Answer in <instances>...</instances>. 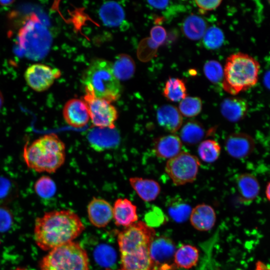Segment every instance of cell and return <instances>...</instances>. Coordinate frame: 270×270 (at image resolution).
Masks as SVG:
<instances>
[{"mask_svg":"<svg viewBox=\"0 0 270 270\" xmlns=\"http://www.w3.org/2000/svg\"><path fill=\"white\" fill-rule=\"evenodd\" d=\"M84 229L80 218L72 211L53 210L36 220L34 237L40 248L50 251L72 242Z\"/></svg>","mask_w":270,"mask_h":270,"instance_id":"6da1fadb","label":"cell"},{"mask_svg":"<svg viewBox=\"0 0 270 270\" xmlns=\"http://www.w3.org/2000/svg\"><path fill=\"white\" fill-rule=\"evenodd\" d=\"M154 229L143 222H136L120 232L118 243L124 270H151L150 246Z\"/></svg>","mask_w":270,"mask_h":270,"instance_id":"7a4b0ae2","label":"cell"},{"mask_svg":"<svg viewBox=\"0 0 270 270\" xmlns=\"http://www.w3.org/2000/svg\"><path fill=\"white\" fill-rule=\"evenodd\" d=\"M22 156L26 166L38 172H55L64 164L66 146L55 134H44L24 146Z\"/></svg>","mask_w":270,"mask_h":270,"instance_id":"3957f363","label":"cell"},{"mask_svg":"<svg viewBox=\"0 0 270 270\" xmlns=\"http://www.w3.org/2000/svg\"><path fill=\"white\" fill-rule=\"evenodd\" d=\"M260 70L258 62L248 54L238 52L226 60L222 87L232 95H236L254 86L258 82Z\"/></svg>","mask_w":270,"mask_h":270,"instance_id":"277c9868","label":"cell"},{"mask_svg":"<svg viewBox=\"0 0 270 270\" xmlns=\"http://www.w3.org/2000/svg\"><path fill=\"white\" fill-rule=\"evenodd\" d=\"M84 82L86 92L110 102L117 100L121 86L116 77L112 64L102 59L94 60L86 70Z\"/></svg>","mask_w":270,"mask_h":270,"instance_id":"5b68a950","label":"cell"},{"mask_svg":"<svg viewBox=\"0 0 270 270\" xmlns=\"http://www.w3.org/2000/svg\"><path fill=\"white\" fill-rule=\"evenodd\" d=\"M40 270H90L86 250L71 242L50 251L40 263Z\"/></svg>","mask_w":270,"mask_h":270,"instance_id":"8992f818","label":"cell"},{"mask_svg":"<svg viewBox=\"0 0 270 270\" xmlns=\"http://www.w3.org/2000/svg\"><path fill=\"white\" fill-rule=\"evenodd\" d=\"M18 38L26 55L32 58H41L45 56L50 46L51 36L47 28L34 16L24 26Z\"/></svg>","mask_w":270,"mask_h":270,"instance_id":"52a82bcc","label":"cell"},{"mask_svg":"<svg viewBox=\"0 0 270 270\" xmlns=\"http://www.w3.org/2000/svg\"><path fill=\"white\" fill-rule=\"evenodd\" d=\"M200 166L196 156L182 151L168 160L165 170L175 185L181 186L195 180Z\"/></svg>","mask_w":270,"mask_h":270,"instance_id":"ba28073f","label":"cell"},{"mask_svg":"<svg viewBox=\"0 0 270 270\" xmlns=\"http://www.w3.org/2000/svg\"><path fill=\"white\" fill-rule=\"evenodd\" d=\"M86 104L90 120L98 128L113 129L118 118V112L111 102L86 92L84 100Z\"/></svg>","mask_w":270,"mask_h":270,"instance_id":"9c48e42d","label":"cell"},{"mask_svg":"<svg viewBox=\"0 0 270 270\" xmlns=\"http://www.w3.org/2000/svg\"><path fill=\"white\" fill-rule=\"evenodd\" d=\"M176 248L173 240L165 236L154 237L150 246L151 270H174Z\"/></svg>","mask_w":270,"mask_h":270,"instance_id":"30bf717a","label":"cell"},{"mask_svg":"<svg viewBox=\"0 0 270 270\" xmlns=\"http://www.w3.org/2000/svg\"><path fill=\"white\" fill-rule=\"evenodd\" d=\"M60 74V71L56 68L41 64H36L27 68L24 76L30 88L40 92L48 89Z\"/></svg>","mask_w":270,"mask_h":270,"instance_id":"8fae6325","label":"cell"},{"mask_svg":"<svg viewBox=\"0 0 270 270\" xmlns=\"http://www.w3.org/2000/svg\"><path fill=\"white\" fill-rule=\"evenodd\" d=\"M62 114L65 122L74 128L84 126L90 120L86 103L78 98L68 100L64 106Z\"/></svg>","mask_w":270,"mask_h":270,"instance_id":"7c38bea8","label":"cell"},{"mask_svg":"<svg viewBox=\"0 0 270 270\" xmlns=\"http://www.w3.org/2000/svg\"><path fill=\"white\" fill-rule=\"evenodd\" d=\"M255 148V142L249 134L244 132L230 134L225 141V148L232 157L243 158L250 155Z\"/></svg>","mask_w":270,"mask_h":270,"instance_id":"4fadbf2b","label":"cell"},{"mask_svg":"<svg viewBox=\"0 0 270 270\" xmlns=\"http://www.w3.org/2000/svg\"><path fill=\"white\" fill-rule=\"evenodd\" d=\"M88 219L97 228L105 227L113 218L112 207L104 199L93 198L88 206Z\"/></svg>","mask_w":270,"mask_h":270,"instance_id":"5bb4252c","label":"cell"},{"mask_svg":"<svg viewBox=\"0 0 270 270\" xmlns=\"http://www.w3.org/2000/svg\"><path fill=\"white\" fill-rule=\"evenodd\" d=\"M182 146L180 138L171 134L156 138L154 142L153 150L157 157L169 160L180 152Z\"/></svg>","mask_w":270,"mask_h":270,"instance_id":"9a60e30c","label":"cell"},{"mask_svg":"<svg viewBox=\"0 0 270 270\" xmlns=\"http://www.w3.org/2000/svg\"><path fill=\"white\" fill-rule=\"evenodd\" d=\"M156 119L161 127L172 134L178 132L183 122L182 116L178 109L170 104L162 105L158 109Z\"/></svg>","mask_w":270,"mask_h":270,"instance_id":"2e32d148","label":"cell"},{"mask_svg":"<svg viewBox=\"0 0 270 270\" xmlns=\"http://www.w3.org/2000/svg\"><path fill=\"white\" fill-rule=\"evenodd\" d=\"M112 211L113 218L117 226L128 227L138 220L136 206L128 198L116 199Z\"/></svg>","mask_w":270,"mask_h":270,"instance_id":"e0dca14e","label":"cell"},{"mask_svg":"<svg viewBox=\"0 0 270 270\" xmlns=\"http://www.w3.org/2000/svg\"><path fill=\"white\" fill-rule=\"evenodd\" d=\"M189 218L194 228L200 231H208L214 226L216 214L211 206L202 204L192 208Z\"/></svg>","mask_w":270,"mask_h":270,"instance_id":"ac0fdd59","label":"cell"},{"mask_svg":"<svg viewBox=\"0 0 270 270\" xmlns=\"http://www.w3.org/2000/svg\"><path fill=\"white\" fill-rule=\"evenodd\" d=\"M222 116L230 122L242 120L248 110L247 102L239 97H229L224 99L220 106Z\"/></svg>","mask_w":270,"mask_h":270,"instance_id":"d6986e66","label":"cell"},{"mask_svg":"<svg viewBox=\"0 0 270 270\" xmlns=\"http://www.w3.org/2000/svg\"><path fill=\"white\" fill-rule=\"evenodd\" d=\"M129 182L139 197L145 202L156 199L160 192V186L156 180L140 177H132Z\"/></svg>","mask_w":270,"mask_h":270,"instance_id":"ffe728a7","label":"cell"},{"mask_svg":"<svg viewBox=\"0 0 270 270\" xmlns=\"http://www.w3.org/2000/svg\"><path fill=\"white\" fill-rule=\"evenodd\" d=\"M236 184L240 199L244 202L252 201L260 193L259 182L252 174L244 173L240 174L236 178Z\"/></svg>","mask_w":270,"mask_h":270,"instance_id":"44dd1931","label":"cell"},{"mask_svg":"<svg viewBox=\"0 0 270 270\" xmlns=\"http://www.w3.org/2000/svg\"><path fill=\"white\" fill-rule=\"evenodd\" d=\"M99 14L103 23L109 27H118L125 20L122 8L115 2H108L104 4L100 8Z\"/></svg>","mask_w":270,"mask_h":270,"instance_id":"7402d4cb","label":"cell"},{"mask_svg":"<svg viewBox=\"0 0 270 270\" xmlns=\"http://www.w3.org/2000/svg\"><path fill=\"white\" fill-rule=\"evenodd\" d=\"M199 258V251L194 246L184 244L176 250L174 256L176 268L190 269L195 266Z\"/></svg>","mask_w":270,"mask_h":270,"instance_id":"603a6c76","label":"cell"},{"mask_svg":"<svg viewBox=\"0 0 270 270\" xmlns=\"http://www.w3.org/2000/svg\"><path fill=\"white\" fill-rule=\"evenodd\" d=\"M182 28L186 38L197 40L204 36L206 30V24L202 18L192 14L184 19Z\"/></svg>","mask_w":270,"mask_h":270,"instance_id":"cb8c5ba5","label":"cell"},{"mask_svg":"<svg viewBox=\"0 0 270 270\" xmlns=\"http://www.w3.org/2000/svg\"><path fill=\"white\" fill-rule=\"evenodd\" d=\"M166 205L170 217L174 222H184L190 218L192 208L189 204L180 196L170 198Z\"/></svg>","mask_w":270,"mask_h":270,"instance_id":"d4e9b609","label":"cell"},{"mask_svg":"<svg viewBox=\"0 0 270 270\" xmlns=\"http://www.w3.org/2000/svg\"><path fill=\"white\" fill-rule=\"evenodd\" d=\"M205 131L203 126L196 120H189L181 128L180 138L182 142L194 145L204 138Z\"/></svg>","mask_w":270,"mask_h":270,"instance_id":"484cf974","label":"cell"},{"mask_svg":"<svg viewBox=\"0 0 270 270\" xmlns=\"http://www.w3.org/2000/svg\"><path fill=\"white\" fill-rule=\"evenodd\" d=\"M112 65L116 77L120 80L131 78L135 72V64L132 58L126 54L118 56Z\"/></svg>","mask_w":270,"mask_h":270,"instance_id":"4316f807","label":"cell"},{"mask_svg":"<svg viewBox=\"0 0 270 270\" xmlns=\"http://www.w3.org/2000/svg\"><path fill=\"white\" fill-rule=\"evenodd\" d=\"M163 94L171 102H180L187 96L184 82L178 78H169L166 82Z\"/></svg>","mask_w":270,"mask_h":270,"instance_id":"83f0119b","label":"cell"},{"mask_svg":"<svg viewBox=\"0 0 270 270\" xmlns=\"http://www.w3.org/2000/svg\"><path fill=\"white\" fill-rule=\"evenodd\" d=\"M221 152L219 144L214 140H206L202 142L198 148L200 159L208 163L215 162L218 158Z\"/></svg>","mask_w":270,"mask_h":270,"instance_id":"f1b7e54d","label":"cell"},{"mask_svg":"<svg viewBox=\"0 0 270 270\" xmlns=\"http://www.w3.org/2000/svg\"><path fill=\"white\" fill-rule=\"evenodd\" d=\"M94 255L97 263L105 268L112 266L116 262V251L108 245L102 244L98 246L95 249Z\"/></svg>","mask_w":270,"mask_h":270,"instance_id":"f546056e","label":"cell"},{"mask_svg":"<svg viewBox=\"0 0 270 270\" xmlns=\"http://www.w3.org/2000/svg\"><path fill=\"white\" fill-rule=\"evenodd\" d=\"M178 109L186 117L196 116L202 109V100L196 96H186L180 102Z\"/></svg>","mask_w":270,"mask_h":270,"instance_id":"4dcf8cb0","label":"cell"},{"mask_svg":"<svg viewBox=\"0 0 270 270\" xmlns=\"http://www.w3.org/2000/svg\"><path fill=\"white\" fill-rule=\"evenodd\" d=\"M36 194L42 198H48L53 196L56 192L55 182L51 178L43 176L40 178L34 184Z\"/></svg>","mask_w":270,"mask_h":270,"instance_id":"1f68e13d","label":"cell"},{"mask_svg":"<svg viewBox=\"0 0 270 270\" xmlns=\"http://www.w3.org/2000/svg\"><path fill=\"white\" fill-rule=\"evenodd\" d=\"M203 37L204 44L208 50H215L220 48L224 39L222 31L216 26H211L206 30Z\"/></svg>","mask_w":270,"mask_h":270,"instance_id":"d6a6232c","label":"cell"},{"mask_svg":"<svg viewBox=\"0 0 270 270\" xmlns=\"http://www.w3.org/2000/svg\"><path fill=\"white\" fill-rule=\"evenodd\" d=\"M204 72L206 78L212 83H217L223 80L222 67L216 60L207 61L204 66Z\"/></svg>","mask_w":270,"mask_h":270,"instance_id":"836d02e7","label":"cell"},{"mask_svg":"<svg viewBox=\"0 0 270 270\" xmlns=\"http://www.w3.org/2000/svg\"><path fill=\"white\" fill-rule=\"evenodd\" d=\"M158 46L150 38H146L140 42L138 56L140 59L146 61L155 56Z\"/></svg>","mask_w":270,"mask_h":270,"instance_id":"e575fe53","label":"cell"},{"mask_svg":"<svg viewBox=\"0 0 270 270\" xmlns=\"http://www.w3.org/2000/svg\"><path fill=\"white\" fill-rule=\"evenodd\" d=\"M16 185L12 180L0 176V200L8 199L16 193Z\"/></svg>","mask_w":270,"mask_h":270,"instance_id":"d590c367","label":"cell"},{"mask_svg":"<svg viewBox=\"0 0 270 270\" xmlns=\"http://www.w3.org/2000/svg\"><path fill=\"white\" fill-rule=\"evenodd\" d=\"M12 221L11 212L7 208L0 206V232L8 231L10 228Z\"/></svg>","mask_w":270,"mask_h":270,"instance_id":"8d00e7d4","label":"cell"},{"mask_svg":"<svg viewBox=\"0 0 270 270\" xmlns=\"http://www.w3.org/2000/svg\"><path fill=\"white\" fill-rule=\"evenodd\" d=\"M150 38L159 46L164 44L166 38L165 29L160 26L152 27L150 32Z\"/></svg>","mask_w":270,"mask_h":270,"instance_id":"74e56055","label":"cell"},{"mask_svg":"<svg viewBox=\"0 0 270 270\" xmlns=\"http://www.w3.org/2000/svg\"><path fill=\"white\" fill-rule=\"evenodd\" d=\"M222 2V0H200L194 1L200 11L202 12L203 14H204L207 11L216 9L220 4Z\"/></svg>","mask_w":270,"mask_h":270,"instance_id":"f35d334b","label":"cell"},{"mask_svg":"<svg viewBox=\"0 0 270 270\" xmlns=\"http://www.w3.org/2000/svg\"><path fill=\"white\" fill-rule=\"evenodd\" d=\"M168 0H150L148 3L152 7L159 10H164L169 4Z\"/></svg>","mask_w":270,"mask_h":270,"instance_id":"ab89813d","label":"cell"},{"mask_svg":"<svg viewBox=\"0 0 270 270\" xmlns=\"http://www.w3.org/2000/svg\"><path fill=\"white\" fill-rule=\"evenodd\" d=\"M264 82L267 87L270 88V71L265 76Z\"/></svg>","mask_w":270,"mask_h":270,"instance_id":"60d3db41","label":"cell"},{"mask_svg":"<svg viewBox=\"0 0 270 270\" xmlns=\"http://www.w3.org/2000/svg\"><path fill=\"white\" fill-rule=\"evenodd\" d=\"M266 195L268 200L270 202V182L266 186Z\"/></svg>","mask_w":270,"mask_h":270,"instance_id":"b9f144b4","label":"cell"},{"mask_svg":"<svg viewBox=\"0 0 270 270\" xmlns=\"http://www.w3.org/2000/svg\"><path fill=\"white\" fill-rule=\"evenodd\" d=\"M13 2L12 0H0V4L3 6H8Z\"/></svg>","mask_w":270,"mask_h":270,"instance_id":"7bdbcfd3","label":"cell"},{"mask_svg":"<svg viewBox=\"0 0 270 270\" xmlns=\"http://www.w3.org/2000/svg\"><path fill=\"white\" fill-rule=\"evenodd\" d=\"M2 104H3V98H2V96L1 92H0V108L2 106Z\"/></svg>","mask_w":270,"mask_h":270,"instance_id":"ee69618b","label":"cell"},{"mask_svg":"<svg viewBox=\"0 0 270 270\" xmlns=\"http://www.w3.org/2000/svg\"><path fill=\"white\" fill-rule=\"evenodd\" d=\"M25 270L21 269V268H18L16 270Z\"/></svg>","mask_w":270,"mask_h":270,"instance_id":"f6af8a7d","label":"cell"},{"mask_svg":"<svg viewBox=\"0 0 270 270\" xmlns=\"http://www.w3.org/2000/svg\"><path fill=\"white\" fill-rule=\"evenodd\" d=\"M268 4H269V5L270 6V0H268Z\"/></svg>","mask_w":270,"mask_h":270,"instance_id":"bcb514c9","label":"cell"},{"mask_svg":"<svg viewBox=\"0 0 270 270\" xmlns=\"http://www.w3.org/2000/svg\"><path fill=\"white\" fill-rule=\"evenodd\" d=\"M122 270V269H121V270Z\"/></svg>","mask_w":270,"mask_h":270,"instance_id":"7dc6e473","label":"cell"},{"mask_svg":"<svg viewBox=\"0 0 270 270\" xmlns=\"http://www.w3.org/2000/svg\"></svg>","mask_w":270,"mask_h":270,"instance_id":"c3c4849f","label":"cell"}]
</instances>
